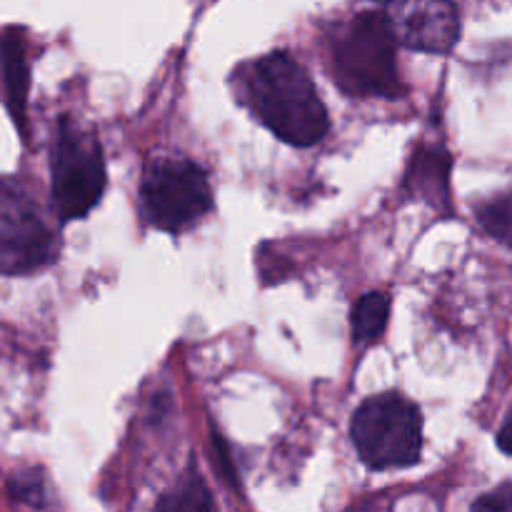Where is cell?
Here are the masks:
<instances>
[{
	"label": "cell",
	"instance_id": "1",
	"mask_svg": "<svg viewBox=\"0 0 512 512\" xmlns=\"http://www.w3.org/2000/svg\"><path fill=\"white\" fill-rule=\"evenodd\" d=\"M248 95L260 123L288 145L308 148L328 133V113L313 80L288 53L260 58L248 73Z\"/></svg>",
	"mask_w": 512,
	"mask_h": 512
},
{
	"label": "cell",
	"instance_id": "2",
	"mask_svg": "<svg viewBox=\"0 0 512 512\" xmlns=\"http://www.w3.org/2000/svg\"><path fill=\"white\" fill-rule=\"evenodd\" d=\"M395 35L385 13H360L330 35L333 78L343 93L398 98L405 93L395 63Z\"/></svg>",
	"mask_w": 512,
	"mask_h": 512
},
{
	"label": "cell",
	"instance_id": "3",
	"mask_svg": "<svg viewBox=\"0 0 512 512\" xmlns=\"http://www.w3.org/2000/svg\"><path fill=\"white\" fill-rule=\"evenodd\" d=\"M350 438L370 470L410 468L423 450V415L400 393L375 395L355 410Z\"/></svg>",
	"mask_w": 512,
	"mask_h": 512
},
{
	"label": "cell",
	"instance_id": "4",
	"mask_svg": "<svg viewBox=\"0 0 512 512\" xmlns=\"http://www.w3.org/2000/svg\"><path fill=\"white\" fill-rule=\"evenodd\" d=\"M53 205L60 220L85 218L100 203L105 190V163L98 140L60 120L50 153Z\"/></svg>",
	"mask_w": 512,
	"mask_h": 512
},
{
	"label": "cell",
	"instance_id": "5",
	"mask_svg": "<svg viewBox=\"0 0 512 512\" xmlns=\"http://www.w3.org/2000/svg\"><path fill=\"white\" fill-rule=\"evenodd\" d=\"M140 198L145 218L165 233L188 228L213 205L205 170L183 158L153 160L145 168Z\"/></svg>",
	"mask_w": 512,
	"mask_h": 512
},
{
	"label": "cell",
	"instance_id": "6",
	"mask_svg": "<svg viewBox=\"0 0 512 512\" xmlns=\"http://www.w3.org/2000/svg\"><path fill=\"white\" fill-rule=\"evenodd\" d=\"M58 240L28 190L0 180V275H25L50 265Z\"/></svg>",
	"mask_w": 512,
	"mask_h": 512
},
{
	"label": "cell",
	"instance_id": "7",
	"mask_svg": "<svg viewBox=\"0 0 512 512\" xmlns=\"http://www.w3.org/2000/svg\"><path fill=\"white\" fill-rule=\"evenodd\" d=\"M385 20L400 45L420 53L448 55L460 40L453 0H385Z\"/></svg>",
	"mask_w": 512,
	"mask_h": 512
},
{
	"label": "cell",
	"instance_id": "8",
	"mask_svg": "<svg viewBox=\"0 0 512 512\" xmlns=\"http://www.w3.org/2000/svg\"><path fill=\"white\" fill-rule=\"evenodd\" d=\"M0 73H3L5 105L25 135V103H28V48L25 35L18 28H5L0 33Z\"/></svg>",
	"mask_w": 512,
	"mask_h": 512
},
{
	"label": "cell",
	"instance_id": "9",
	"mask_svg": "<svg viewBox=\"0 0 512 512\" xmlns=\"http://www.w3.org/2000/svg\"><path fill=\"white\" fill-rule=\"evenodd\" d=\"M448 173L450 155L443 148H435V145L433 148H420L410 163L408 185L415 195L438 208L448 200Z\"/></svg>",
	"mask_w": 512,
	"mask_h": 512
},
{
	"label": "cell",
	"instance_id": "10",
	"mask_svg": "<svg viewBox=\"0 0 512 512\" xmlns=\"http://www.w3.org/2000/svg\"><path fill=\"white\" fill-rule=\"evenodd\" d=\"M390 318V300L385 293H365L363 298L355 303L353 318H350V325H353V338L355 343L368 345L375 343V340L383 335L385 325H388Z\"/></svg>",
	"mask_w": 512,
	"mask_h": 512
},
{
	"label": "cell",
	"instance_id": "11",
	"mask_svg": "<svg viewBox=\"0 0 512 512\" xmlns=\"http://www.w3.org/2000/svg\"><path fill=\"white\" fill-rule=\"evenodd\" d=\"M475 218L490 238L512 248V195H500L483 203L475 210Z\"/></svg>",
	"mask_w": 512,
	"mask_h": 512
},
{
	"label": "cell",
	"instance_id": "12",
	"mask_svg": "<svg viewBox=\"0 0 512 512\" xmlns=\"http://www.w3.org/2000/svg\"><path fill=\"white\" fill-rule=\"evenodd\" d=\"M160 508H170V510H203V508H213V498L208 495V490H205L203 480H200V475H190L188 480H185L183 485H180V490H175V495H170V498H165L163 503H160Z\"/></svg>",
	"mask_w": 512,
	"mask_h": 512
},
{
	"label": "cell",
	"instance_id": "13",
	"mask_svg": "<svg viewBox=\"0 0 512 512\" xmlns=\"http://www.w3.org/2000/svg\"><path fill=\"white\" fill-rule=\"evenodd\" d=\"M10 498L18 500V503L33 505V508H45L48 500H45V485L40 473L35 470H25V473H18L8 483Z\"/></svg>",
	"mask_w": 512,
	"mask_h": 512
},
{
	"label": "cell",
	"instance_id": "14",
	"mask_svg": "<svg viewBox=\"0 0 512 512\" xmlns=\"http://www.w3.org/2000/svg\"><path fill=\"white\" fill-rule=\"evenodd\" d=\"M475 510H512V485H503V488L493 490L485 498H480L473 505Z\"/></svg>",
	"mask_w": 512,
	"mask_h": 512
},
{
	"label": "cell",
	"instance_id": "15",
	"mask_svg": "<svg viewBox=\"0 0 512 512\" xmlns=\"http://www.w3.org/2000/svg\"><path fill=\"white\" fill-rule=\"evenodd\" d=\"M498 445H500V450H503V453L512 455V410L508 413V418H505L503 428H500Z\"/></svg>",
	"mask_w": 512,
	"mask_h": 512
}]
</instances>
